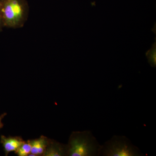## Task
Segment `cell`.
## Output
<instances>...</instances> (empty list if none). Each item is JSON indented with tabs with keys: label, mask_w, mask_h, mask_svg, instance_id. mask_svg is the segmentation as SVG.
I'll return each instance as SVG.
<instances>
[{
	"label": "cell",
	"mask_w": 156,
	"mask_h": 156,
	"mask_svg": "<svg viewBox=\"0 0 156 156\" xmlns=\"http://www.w3.org/2000/svg\"><path fill=\"white\" fill-rule=\"evenodd\" d=\"M67 145V156H98L101 145L89 130L73 132Z\"/></svg>",
	"instance_id": "cell-1"
},
{
	"label": "cell",
	"mask_w": 156,
	"mask_h": 156,
	"mask_svg": "<svg viewBox=\"0 0 156 156\" xmlns=\"http://www.w3.org/2000/svg\"><path fill=\"white\" fill-rule=\"evenodd\" d=\"M3 26L22 27L28 18L29 6L25 0H1Z\"/></svg>",
	"instance_id": "cell-2"
},
{
	"label": "cell",
	"mask_w": 156,
	"mask_h": 156,
	"mask_svg": "<svg viewBox=\"0 0 156 156\" xmlns=\"http://www.w3.org/2000/svg\"><path fill=\"white\" fill-rule=\"evenodd\" d=\"M144 154L125 136L114 135L101 145L102 156H142Z\"/></svg>",
	"instance_id": "cell-3"
},
{
	"label": "cell",
	"mask_w": 156,
	"mask_h": 156,
	"mask_svg": "<svg viewBox=\"0 0 156 156\" xmlns=\"http://www.w3.org/2000/svg\"><path fill=\"white\" fill-rule=\"evenodd\" d=\"M24 141L21 136L2 135L0 142L4 149L5 155L7 156L11 152L15 153Z\"/></svg>",
	"instance_id": "cell-4"
},
{
	"label": "cell",
	"mask_w": 156,
	"mask_h": 156,
	"mask_svg": "<svg viewBox=\"0 0 156 156\" xmlns=\"http://www.w3.org/2000/svg\"><path fill=\"white\" fill-rule=\"evenodd\" d=\"M67 144L61 143L49 138L44 156H67Z\"/></svg>",
	"instance_id": "cell-5"
},
{
	"label": "cell",
	"mask_w": 156,
	"mask_h": 156,
	"mask_svg": "<svg viewBox=\"0 0 156 156\" xmlns=\"http://www.w3.org/2000/svg\"><path fill=\"white\" fill-rule=\"evenodd\" d=\"M49 138L42 135L36 139L30 140L31 151V153L34 156H44L48 146Z\"/></svg>",
	"instance_id": "cell-6"
},
{
	"label": "cell",
	"mask_w": 156,
	"mask_h": 156,
	"mask_svg": "<svg viewBox=\"0 0 156 156\" xmlns=\"http://www.w3.org/2000/svg\"><path fill=\"white\" fill-rule=\"evenodd\" d=\"M31 145L30 140L25 141L15 153L18 156H28L31 153Z\"/></svg>",
	"instance_id": "cell-7"
},
{
	"label": "cell",
	"mask_w": 156,
	"mask_h": 156,
	"mask_svg": "<svg viewBox=\"0 0 156 156\" xmlns=\"http://www.w3.org/2000/svg\"><path fill=\"white\" fill-rule=\"evenodd\" d=\"M156 43L153 45L150 50L146 53V56L149 63L153 67H156Z\"/></svg>",
	"instance_id": "cell-8"
},
{
	"label": "cell",
	"mask_w": 156,
	"mask_h": 156,
	"mask_svg": "<svg viewBox=\"0 0 156 156\" xmlns=\"http://www.w3.org/2000/svg\"><path fill=\"white\" fill-rule=\"evenodd\" d=\"M3 27L4 26H3L2 15V2H1V0H0V31L2 30Z\"/></svg>",
	"instance_id": "cell-9"
},
{
	"label": "cell",
	"mask_w": 156,
	"mask_h": 156,
	"mask_svg": "<svg viewBox=\"0 0 156 156\" xmlns=\"http://www.w3.org/2000/svg\"><path fill=\"white\" fill-rule=\"evenodd\" d=\"M7 115V113L5 112L0 115V129L3 128L4 124L2 123L3 119Z\"/></svg>",
	"instance_id": "cell-10"
}]
</instances>
